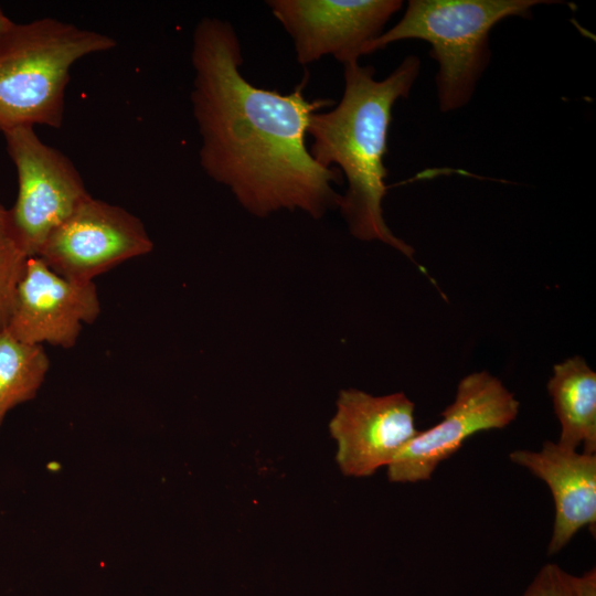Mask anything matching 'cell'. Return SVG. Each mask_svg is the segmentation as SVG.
Here are the masks:
<instances>
[{
  "instance_id": "obj_1",
  "label": "cell",
  "mask_w": 596,
  "mask_h": 596,
  "mask_svg": "<svg viewBox=\"0 0 596 596\" xmlns=\"http://www.w3.org/2000/svg\"><path fill=\"white\" fill-rule=\"evenodd\" d=\"M191 62L200 164L210 178L259 217L299 210L319 219L339 206L340 171L319 166L306 143L311 115L334 102L306 98L307 77L288 94L249 83L234 28L216 18L196 24Z\"/></svg>"
},
{
  "instance_id": "obj_2",
  "label": "cell",
  "mask_w": 596,
  "mask_h": 596,
  "mask_svg": "<svg viewBox=\"0 0 596 596\" xmlns=\"http://www.w3.org/2000/svg\"><path fill=\"white\" fill-rule=\"evenodd\" d=\"M419 68V58L409 55L377 81L372 66L359 61L344 64L342 98L333 108L312 114L307 129L313 160L323 168L338 169L348 182L338 207L350 233L361 241H380L412 260L414 249L389 228L382 202L392 109L400 98L408 96Z\"/></svg>"
},
{
  "instance_id": "obj_3",
  "label": "cell",
  "mask_w": 596,
  "mask_h": 596,
  "mask_svg": "<svg viewBox=\"0 0 596 596\" xmlns=\"http://www.w3.org/2000/svg\"><path fill=\"white\" fill-rule=\"evenodd\" d=\"M116 41L52 18L17 23L0 39V131L60 128L72 66Z\"/></svg>"
},
{
  "instance_id": "obj_4",
  "label": "cell",
  "mask_w": 596,
  "mask_h": 596,
  "mask_svg": "<svg viewBox=\"0 0 596 596\" xmlns=\"http://www.w3.org/2000/svg\"><path fill=\"white\" fill-rule=\"evenodd\" d=\"M549 0H411L402 19L373 40L364 54L402 40L430 44L438 63L437 96L441 111L469 103L489 60L491 29L509 17H529Z\"/></svg>"
},
{
  "instance_id": "obj_5",
  "label": "cell",
  "mask_w": 596,
  "mask_h": 596,
  "mask_svg": "<svg viewBox=\"0 0 596 596\" xmlns=\"http://www.w3.org/2000/svg\"><path fill=\"white\" fill-rule=\"evenodd\" d=\"M18 177L10 214L29 254L35 256L46 237L91 194L73 162L44 143L34 127L2 132Z\"/></svg>"
},
{
  "instance_id": "obj_6",
  "label": "cell",
  "mask_w": 596,
  "mask_h": 596,
  "mask_svg": "<svg viewBox=\"0 0 596 596\" xmlns=\"http://www.w3.org/2000/svg\"><path fill=\"white\" fill-rule=\"evenodd\" d=\"M152 248L136 215L91 195L46 237L35 256L66 279L92 283Z\"/></svg>"
},
{
  "instance_id": "obj_7",
  "label": "cell",
  "mask_w": 596,
  "mask_h": 596,
  "mask_svg": "<svg viewBox=\"0 0 596 596\" xmlns=\"http://www.w3.org/2000/svg\"><path fill=\"white\" fill-rule=\"evenodd\" d=\"M520 403L503 383L487 371L460 380L455 401L441 412V421L418 432L387 466L391 482H417L432 478L437 466L461 448L470 436L511 424Z\"/></svg>"
},
{
  "instance_id": "obj_8",
  "label": "cell",
  "mask_w": 596,
  "mask_h": 596,
  "mask_svg": "<svg viewBox=\"0 0 596 596\" xmlns=\"http://www.w3.org/2000/svg\"><path fill=\"white\" fill-rule=\"evenodd\" d=\"M272 14L290 35L297 62L331 55L359 61L403 2L398 0H269Z\"/></svg>"
},
{
  "instance_id": "obj_9",
  "label": "cell",
  "mask_w": 596,
  "mask_h": 596,
  "mask_svg": "<svg viewBox=\"0 0 596 596\" xmlns=\"http://www.w3.org/2000/svg\"><path fill=\"white\" fill-rule=\"evenodd\" d=\"M100 313L96 285L66 279L31 256L17 286L6 329L18 340L73 348Z\"/></svg>"
},
{
  "instance_id": "obj_10",
  "label": "cell",
  "mask_w": 596,
  "mask_h": 596,
  "mask_svg": "<svg viewBox=\"0 0 596 596\" xmlns=\"http://www.w3.org/2000/svg\"><path fill=\"white\" fill-rule=\"evenodd\" d=\"M414 409L415 404L402 392L374 396L356 389L342 390L329 423L342 473L369 477L387 467L419 432Z\"/></svg>"
},
{
  "instance_id": "obj_11",
  "label": "cell",
  "mask_w": 596,
  "mask_h": 596,
  "mask_svg": "<svg viewBox=\"0 0 596 596\" xmlns=\"http://www.w3.org/2000/svg\"><path fill=\"white\" fill-rule=\"evenodd\" d=\"M510 460L542 479L555 505L547 554L560 552L583 526L596 523V455H587L545 440L540 451L518 449Z\"/></svg>"
},
{
  "instance_id": "obj_12",
  "label": "cell",
  "mask_w": 596,
  "mask_h": 596,
  "mask_svg": "<svg viewBox=\"0 0 596 596\" xmlns=\"http://www.w3.org/2000/svg\"><path fill=\"white\" fill-rule=\"evenodd\" d=\"M554 412L561 424L558 444L596 455V373L579 356L553 368L547 382Z\"/></svg>"
},
{
  "instance_id": "obj_13",
  "label": "cell",
  "mask_w": 596,
  "mask_h": 596,
  "mask_svg": "<svg viewBox=\"0 0 596 596\" xmlns=\"http://www.w3.org/2000/svg\"><path fill=\"white\" fill-rule=\"evenodd\" d=\"M49 370L43 345L24 343L6 327L0 330V429L10 411L36 396Z\"/></svg>"
},
{
  "instance_id": "obj_14",
  "label": "cell",
  "mask_w": 596,
  "mask_h": 596,
  "mask_svg": "<svg viewBox=\"0 0 596 596\" xmlns=\"http://www.w3.org/2000/svg\"><path fill=\"white\" fill-rule=\"evenodd\" d=\"M30 257L10 210L0 203V330L7 324L17 286Z\"/></svg>"
},
{
  "instance_id": "obj_15",
  "label": "cell",
  "mask_w": 596,
  "mask_h": 596,
  "mask_svg": "<svg viewBox=\"0 0 596 596\" xmlns=\"http://www.w3.org/2000/svg\"><path fill=\"white\" fill-rule=\"evenodd\" d=\"M523 596H574L572 575L556 564H546L536 574Z\"/></svg>"
},
{
  "instance_id": "obj_16",
  "label": "cell",
  "mask_w": 596,
  "mask_h": 596,
  "mask_svg": "<svg viewBox=\"0 0 596 596\" xmlns=\"http://www.w3.org/2000/svg\"><path fill=\"white\" fill-rule=\"evenodd\" d=\"M572 587L574 596H596V571L584 573L582 576L572 575Z\"/></svg>"
},
{
  "instance_id": "obj_17",
  "label": "cell",
  "mask_w": 596,
  "mask_h": 596,
  "mask_svg": "<svg viewBox=\"0 0 596 596\" xmlns=\"http://www.w3.org/2000/svg\"><path fill=\"white\" fill-rule=\"evenodd\" d=\"M14 22L0 8V39L11 29Z\"/></svg>"
}]
</instances>
